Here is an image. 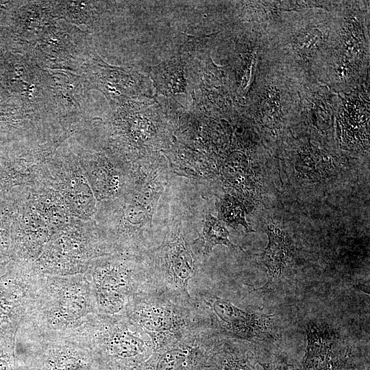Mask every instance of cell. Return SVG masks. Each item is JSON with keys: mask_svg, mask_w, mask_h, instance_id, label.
<instances>
[{"mask_svg": "<svg viewBox=\"0 0 370 370\" xmlns=\"http://www.w3.org/2000/svg\"><path fill=\"white\" fill-rule=\"evenodd\" d=\"M27 354L20 361L25 370H99L91 352L64 339L25 341Z\"/></svg>", "mask_w": 370, "mask_h": 370, "instance_id": "4fadbf2b", "label": "cell"}, {"mask_svg": "<svg viewBox=\"0 0 370 370\" xmlns=\"http://www.w3.org/2000/svg\"><path fill=\"white\" fill-rule=\"evenodd\" d=\"M160 194L155 180L138 177L119 197L98 203L93 220L114 254L146 252L145 231Z\"/></svg>", "mask_w": 370, "mask_h": 370, "instance_id": "7a4b0ae2", "label": "cell"}, {"mask_svg": "<svg viewBox=\"0 0 370 370\" xmlns=\"http://www.w3.org/2000/svg\"><path fill=\"white\" fill-rule=\"evenodd\" d=\"M99 313L125 314L137 295L152 290L146 254H112L92 261L84 273Z\"/></svg>", "mask_w": 370, "mask_h": 370, "instance_id": "3957f363", "label": "cell"}, {"mask_svg": "<svg viewBox=\"0 0 370 370\" xmlns=\"http://www.w3.org/2000/svg\"><path fill=\"white\" fill-rule=\"evenodd\" d=\"M84 346L99 370H139L155 351L149 336L125 314L99 313Z\"/></svg>", "mask_w": 370, "mask_h": 370, "instance_id": "5b68a950", "label": "cell"}, {"mask_svg": "<svg viewBox=\"0 0 370 370\" xmlns=\"http://www.w3.org/2000/svg\"><path fill=\"white\" fill-rule=\"evenodd\" d=\"M219 339L211 328L190 333L156 349L139 370H204Z\"/></svg>", "mask_w": 370, "mask_h": 370, "instance_id": "30bf717a", "label": "cell"}, {"mask_svg": "<svg viewBox=\"0 0 370 370\" xmlns=\"http://www.w3.org/2000/svg\"><path fill=\"white\" fill-rule=\"evenodd\" d=\"M114 254L94 220L72 217L53 234L35 263L51 275L84 274L95 259Z\"/></svg>", "mask_w": 370, "mask_h": 370, "instance_id": "8992f818", "label": "cell"}, {"mask_svg": "<svg viewBox=\"0 0 370 370\" xmlns=\"http://www.w3.org/2000/svg\"><path fill=\"white\" fill-rule=\"evenodd\" d=\"M253 354L237 340H219L209 365L204 370H256Z\"/></svg>", "mask_w": 370, "mask_h": 370, "instance_id": "e0dca14e", "label": "cell"}, {"mask_svg": "<svg viewBox=\"0 0 370 370\" xmlns=\"http://www.w3.org/2000/svg\"><path fill=\"white\" fill-rule=\"evenodd\" d=\"M0 370H25L16 354V338L0 341Z\"/></svg>", "mask_w": 370, "mask_h": 370, "instance_id": "44dd1931", "label": "cell"}, {"mask_svg": "<svg viewBox=\"0 0 370 370\" xmlns=\"http://www.w3.org/2000/svg\"><path fill=\"white\" fill-rule=\"evenodd\" d=\"M44 273L34 262H14L0 276V341L14 339Z\"/></svg>", "mask_w": 370, "mask_h": 370, "instance_id": "9c48e42d", "label": "cell"}, {"mask_svg": "<svg viewBox=\"0 0 370 370\" xmlns=\"http://www.w3.org/2000/svg\"><path fill=\"white\" fill-rule=\"evenodd\" d=\"M228 236L229 231L225 223L208 212L202 230L198 237L191 242V247L199 259L208 257L213 248L218 245L231 249L239 248L243 251L240 246L229 239Z\"/></svg>", "mask_w": 370, "mask_h": 370, "instance_id": "d6986e66", "label": "cell"}, {"mask_svg": "<svg viewBox=\"0 0 370 370\" xmlns=\"http://www.w3.org/2000/svg\"><path fill=\"white\" fill-rule=\"evenodd\" d=\"M43 184L61 195L73 217L84 221L94 219L98 203L70 146L60 145L58 149L49 162Z\"/></svg>", "mask_w": 370, "mask_h": 370, "instance_id": "ba28073f", "label": "cell"}, {"mask_svg": "<svg viewBox=\"0 0 370 370\" xmlns=\"http://www.w3.org/2000/svg\"><path fill=\"white\" fill-rule=\"evenodd\" d=\"M157 94L172 96L186 92L184 66L179 58H173L149 69Z\"/></svg>", "mask_w": 370, "mask_h": 370, "instance_id": "ac0fdd59", "label": "cell"}, {"mask_svg": "<svg viewBox=\"0 0 370 370\" xmlns=\"http://www.w3.org/2000/svg\"><path fill=\"white\" fill-rule=\"evenodd\" d=\"M125 314L149 336L155 351L190 333L210 328L208 315L195 300L178 301L153 290L136 296Z\"/></svg>", "mask_w": 370, "mask_h": 370, "instance_id": "277c9868", "label": "cell"}, {"mask_svg": "<svg viewBox=\"0 0 370 370\" xmlns=\"http://www.w3.org/2000/svg\"><path fill=\"white\" fill-rule=\"evenodd\" d=\"M268 244L262 255V261L268 271L265 284L256 290H267L280 279L288 258L289 246L286 232L279 226L269 224L267 227Z\"/></svg>", "mask_w": 370, "mask_h": 370, "instance_id": "2e32d148", "label": "cell"}, {"mask_svg": "<svg viewBox=\"0 0 370 370\" xmlns=\"http://www.w3.org/2000/svg\"><path fill=\"white\" fill-rule=\"evenodd\" d=\"M22 194L43 217L53 234L73 217L61 195L49 186L39 184L27 187Z\"/></svg>", "mask_w": 370, "mask_h": 370, "instance_id": "9a60e30c", "label": "cell"}, {"mask_svg": "<svg viewBox=\"0 0 370 370\" xmlns=\"http://www.w3.org/2000/svg\"><path fill=\"white\" fill-rule=\"evenodd\" d=\"M258 363L262 367L263 370H298L294 366L289 365L283 360H280L278 358H275L269 362H265L258 361Z\"/></svg>", "mask_w": 370, "mask_h": 370, "instance_id": "7402d4cb", "label": "cell"}, {"mask_svg": "<svg viewBox=\"0 0 370 370\" xmlns=\"http://www.w3.org/2000/svg\"><path fill=\"white\" fill-rule=\"evenodd\" d=\"M218 219L236 229L241 225L247 232H254L249 226L246 219L245 206L234 197L225 195L217 201Z\"/></svg>", "mask_w": 370, "mask_h": 370, "instance_id": "ffe728a7", "label": "cell"}, {"mask_svg": "<svg viewBox=\"0 0 370 370\" xmlns=\"http://www.w3.org/2000/svg\"><path fill=\"white\" fill-rule=\"evenodd\" d=\"M146 256L152 290L178 301H194L188 284L198 271L199 258L180 225L171 228Z\"/></svg>", "mask_w": 370, "mask_h": 370, "instance_id": "52a82bcc", "label": "cell"}, {"mask_svg": "<svg viewBox=\"0 0 370 370\" xmlns=\"http://www.w3.org/2000/svg\"><path fill=\"white\" fill-rule=\"evenodd\" d=\"M99 314L85 274H45L16 338L25 341L64 339L84 346Z\"/></svg>", "mask_w": 370, "mask_h": 370, "instance_id": "6da1fadb", "label": "cell"}, {"mask_svg": "<svg viewBox=\"0 0 370 370\" xmlns=\"http://www.w3.org/2000/svg\"><path fill=\"white\" fill-rule=\"evenodd\" d=\"M52 235L45 220L21 192L11 226L13 262H36Z\"/></svg>", "mask_w": 370, "mask_h": 370, "instance_id": "5bb4252c", "label": "cell"}, {"mask_svg": "<svg viewBox=\"0 0 370 370\" xmlns=\"http://www.w3.org/2000/svg\"><path fill=\"white\" fill-rule=\"evenodd\" d=\"M193 299L208 315L210 328L219 335L249 341L262 336L268 317L251 310H243L207 291L198 292Z\"/></svg>", "mask_w": 370, "mask_h": 370, "instance_id": "8fae6325", "label": "cell"}, {"mask_svg": "<svg viewBox=\"0 0 370 370\" xmlns=\"http://www.w3.org/2000/svg\"><path fill=\"white\" fill-rule=\"evenodd\" d=\"M70 147L78 158L97 203L114 199L125 193L131 175L112 154L77 143Z\"/></svg>", "mask_w": 370, "mask_h": 370, "instance_id": "7c38bea8", "label": "cell"}]
</instances>
